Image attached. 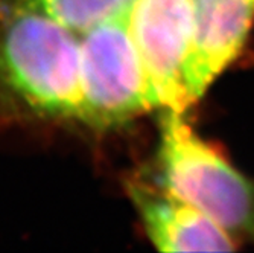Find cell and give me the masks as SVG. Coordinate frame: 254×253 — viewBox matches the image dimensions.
<instances>
[{
	"label": "cell",
	"instance_id": "6da1fadb",
	"mask_svg": "<svg viewBox=\"0 0 254 253\" xmlns=\"http://www.w3.org/2000/svg\"><path fill=\"white\" fill-rule=\"evenodd\" d=\"M0 98L34 116L78 119L79 34L18 0H0Z\"/></svg>",
	"mask_w": 254,
	"mask_h": 253
},
{
	"label": "cell",
	"instance_id": "7a4b0ae2",
	"mask_svg": "<svg viewBox=\"0 0 254 253\" xmlns=\"http://www.w3.org/2000/svg\"><path fill=\"white\" fill-rule=\"evenodd\" d=\"M158 148L160 186L205 214L235 240H254V183L184 119L163 113Z\"/></svg>",
	"mask_w": 254,
	"mask_h": 253
},
{
	"label": "cell",
	"instance_id": "277c9868",
	"mask_svg": "<svg viewBox=\"0 0 254 253\" xmlns=\"http://www.w3.org/2000/svg\"><path fill=\"white\" fill-rule=\"evenodd\" d=\"M128 26L163 111L184 113L195 104L188 81L193 43L190 0H137Z\"/></svg>",
	"mask_w": 254,
	"mask_h": 253
},
{
	"label": "cell",
	"instance_id": "5b68a950",
	"mask_svg": "<svg viewBox=\"0 0 254 253\" xmlns=\"http://www.w3.org/2000/svg\"><path fill=\"white\" fill-rule=\"evenodd\" d=\"M193 43L188 81L196 102L232 64L254 23V0H190Z\"/></svg>",
	"mask_w": 254,
	"mask_h": 253
},
{
	"label": "cell",
	"instance_id": "52a82bcc",
	"mask_svg": "<svg viewBox=\"0 0 254 253\" xmlns=\"http://www.w3.org/2000/svg\"><path fill=\"white\" fill-rule=\"evenodd\" d=\"M76 34L114 18H128L137 0H18Z\"/></svg>",
	"mask_w": 254,
	"mask_h": 253
},
{
	"label": "cell",
	"instance_id": "8992f818",
	"mask_svg": "<svg viewBox=\"0 0 254 253\" xmlns=\"http://www.w3.org/2000/svg\"><path fill=\"white\" fill-rule=\"evenodd\" d=\"M129 195L146 235L161 252H232L235 238L198 211L165 189L131 183Z\"/></svg>",
	"mask_w": 254,
	"mask_h": 253
},
{
	"label": "cell",
	"instance_id": "3957f363",
	"mask_svg": "<svg viewBox=\"0 0 254 253\" xmlns=\"http://www.w3.org/2000/svg\"><path fill=\"white\" fill-rule=\"evenodd\" d=\"M158 108L128 18H114L79 34L78 121L111 128Z\"/></svg>",
	"mask_w": 254,
	"mask_h": 253
}]
</instances>
